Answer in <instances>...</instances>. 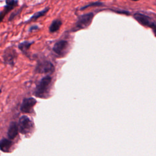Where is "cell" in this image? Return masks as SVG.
<instances>
[{
	"label": "cell",
	"instance_id": "ffe728a7",
	"mask_svg": "<svg viewBox=\"0 0 156 156\" xmlns=\"http://www.w3.org/2000/svg\"><path fill=\"white\" fill-rule=\"evenodd\" d=\"M131 1H138L140 0H131Z\"/></svg>",
	"mask_w": 156,
	"mask_h": 156
},
{
	"label": "cell",
	"instance_id": "6da1fadb",
	"mask_svg": "<svg viewBox=\"0 0 156 156\" xmlns=\"http://www.w3.org/2000/svg\"><path fill=\"white\" fill-rule=\"evenodd\" d=\"M52 83V77L50 75H46L42 77L36 85L34 90L35 97L43 99L46 98L49 94Z\"/></svg>",
	"mask_w": 156,
	"mask_h": 156
},
{
	"label": "cell",
	"instance_id": "d6986e66",
	"mask_svg": "<svg viewBox=\"0 0 156 156\" xmlns=\"http://www.w3.org/2000/svg\"><path fill=\"white\" fill-rule=\"evenodd\" d=\"M40 29V27L37 25V24H33V25H31L29 29H28V32L31 33V32H35V31H37L38 30Z\"/></svg>",
	"mask_w": 156,
	"mask_h": 156
},
{
	"label": "cell",
	"instance_id": "7c38bea8",
	"mask_svg": "<svg viewBox=\"0 0 156 156\" xmlns=\"http://www.w3.org/2000/svg\"><path fill=\"white\" fill-rule=\"evenodd\" d=\"M13 145V142L9 138H2L0 140V150L5 153H9Z\"/></svg>",
	"mask_w": 156,
	"mask_h": 156
},
{
	"label": "cell",
	"instance_id": "52a82bcc",
	"mask_svg": "<svg viewBox=\"0 0 156 156\" xmlns=\"http://www.w3.org/2000/svg\"><path fill=\"white\" fill-rule=\"evenodd\" d=\"M69 48V44L67 40H60L54 43L52 49L58 57H63L68 52Z\"/></svg>",
	"mask_w": 156,
	"mask_h": 156
},
{
	"label": "cell",
	"instance_id": "9a60e30c",
	"mask_svg": "<svg viewBox=\"0 0 156 156\" xmlns=\"http://www.w3.org/2000/svg\"><path fill=\"white\" fill-rule=\"evenodd\" d=\"M24 7V4H23L20 9H17V10H15L14 11H13L10 14V16L8 18V21L11 22V21H13L15 18H16L22 12L23 8Z\"/></svg>",
	"mask_w": 156,
	"mask_h": 156
},
{
	"label": "cell",
	"instance_id": "ac0fdd59",
	"mask_svg": "<svg viewBox=\"0 0 156 156\" xmlns=\"http://www.w3.org/2000/svg\"><path fill=\"white\" fill-rule=\"evenodd\" d=\"M9 12L8 11H7L6 10H5L4 9L0 12V23L2 22L3 20L4 19L5 16L9 13Z\"/></svg>",
	"mask_w": 156,
	"mask_h": 156
},
{
	"label": "cell",
	"instance_id": "44dd1931",
	"mask_svg": "<svg viewBox=\"0 0 156 156\" xmlns=\"http://www.w3.org/2000/svg\"><path fill=\"white\" fill-rule=\"evenodd\" d=\"M155 16H156V14H155Z\"/></svg>",
	"mask_w": 156,
	"mask_h": 156
},
{
	"label": "cell",
	"instance_id": "3957f363",
	"mask_svg": "<svg viewBox=\"0 0 156 156\" xmlns=\"http://www.w3.org/2000/svg\"><path fill=\"white\" fill-rule=\"evenodd\" d=\"M133 18L141 26L151 28L156 37V21L154 19L140 12L135 13L133 15Z\"/></svg>",
	"mask_w": 156,
	"mask_h": 156
},
{
	"label": "cell",
	"instance_id": "ba28073f",
	"mask_svg": "<svg viewBox=\"0 0 156 156\" xmlns=\"http://www.w3.org/2000/svg\"><path fill=\"white\" fill-rule=\"evenodd\" d=\"M37 101L32 97L26 98L23 99L20 105V111L23 113H30L34 111V107L36 105Z\"/></svg>",
	"mask_w": 156,
	"mask_h": 156
},
{
	"label": "cell",
	"instance_id": "4fadbf2b",
	"mask_svg": "<svg viewBox=\"0 0 156 156\" xmlns=\"http://www.w3.org/2000/svg\"><path fill=\"white\" fill-rule=\"evenodd\" d=\"M62 25V21L60 19H55L50 24L48 30L50 34L55 33L59 30Z\"/></svg>",
	"mask_w": 156,
	"mask_h": 156
},
{
	"label": "cell",
	"instance_id": "277c9868",
	"mask_svg": "<svg viewBox=\"0 0 156 156\" xmlns=\"http://www.w3.org/2000/svg\"><path fill=\"white\" fill-rule=\"evenodd\" d=\"M18 126L20 133L24 135L30 133L34 128L33 121L26 115H23L19 118Z\"/></svg>",
	"mask_w": 156,
	"mask_h": 156
},
{
	"label": "cell",
	"instance_id": "8fae6325",
	"mask_svg": "<svg viewBox=\"0 0 156 156\" xmlns=\"http://www.w3.org/2000/svg\"><path fill=\"white\" fill-rule=\"evenodd\" d=\"M19 132V129H18V123L15 121H12L10 123L9 129L7 130V136L8 138L10 140H13L15 139Z\"/></svg>",
	"mask_w": 156,
	"mask_h": 156
},
{
	"label": "cell",
	"instance_id": "30bf717a",
	"mask_svg": "<svg viewBox=\"0 0 156 156\" xmlns=\"http://www.w3.org/2000/svg\"><path fill=\"white\" fill-rule=\"evenodd\" d=\"M49 9H50L49 7H46L44 8L43 9H42L40 11H38V12H37L34 13L27 20L24 21L23 23L24 24H28V23H30L31 22L36 21L38 19L45 16L46 15V13L49 12Z\"/></svg>",
	"mask_w": 156,
	"mask_h": 156
},
{
	"label": "cell",
	"instance_id": "5b68a950",
	"mask_svg": "<svg viewBox=\"0 0 156 156\" xmlns=\"http://www.w3.org/2000/svg\"><path fill=\"white\" fill-rule=\"evenodd\" d=\"M35 73L39 74H46L49 75L55 71V67L53 63L46 59H40L37 61L34 69Z\"/></svg>",
	"mask_w": 156,
	"mask_h": 156
},
{
	"label": "cell",
	"instance_id": "e0dca14e",
	"mask_svg": "<svg viewBox=\"0 0 156 156\" xmlns=\"http://www.w3.org/2000/svg\"><path fill=\"white\" fill-rule=\"evenodd\" d=\"M110 11L112 12H115L116 13H118V14H122V15H127V16H129L130 15V12L129 11H127V10H121V9H118V10H114V9H110Z\"/></svg>",
	"mask_w": 156,
	"mask_h": 156
},
{
	"label": "cell",
	"instance_id": "9c48e42d",
	"mask_svg": "<svg viewBox=\"0 0 156 156\" xmlns=\"http://www.w3.org/2000/svg\"><path fill=\"white\" fill-rule=\"evenodd\" d=\"M35 43L34 41H30V40H24L20 42L18 45V48L19 50L27 57L29 58H30V54L29 52L30 48L31 46Z\"/></svg>",
	"mask_w": 156,
	"mask_h": 156
},
{
	"label": "cell",
	"instance_id": "8992f818",
	"mask_svg": "<svg viewBox=\"0 0 156 156\" xmlns=\"http://www.w3.org/2000/svg\"><path fill=\"white\" fill-rule=\"evenodd\" d=\"M18 52L13 46H10L6 48L2 54V58L5 65L13 67L18 58Z\"/></svg>",
	"mask_w": 156,
	"mask_h": 156
},
{
	"label": "cell",
	"instance_id": "5bb4252c",
	"mask_svg": "<svg viewBox=\"0 0 156 156\" xmlns=\"http://www.w3.org/2000/svg\"><path fill=\"white\" fill-rule=\"evenodd\" d=\"M18 0H5V5L4 6V9L10 12L18 7Z\"/></svg>",
	"mask_w": 156,
	"mask_h": 156
},
{
	"label": "cell",
	"instance_id": "2e32d148",
	"mask_svg": "<svg viewBox=\"0 0 156 156\" xmlns=\"http://www.w3.org/2000/svg\"><path fill=\"white\" fill-rule=\"evenodd\" d=\"M104 4L101 1H96V2H90L88 3V4H86L82 7H81L80 8V10H85L87 8L89 7H102V6H104Z\"/></svg>",
	"mask_w": 156,
	"mask_h": 156
},
{
	"label": "cell",
	"instance_id": "7a4b0ae2",
	"mask_svg": "<svg viewBox=\"0 0 156 156\" xmlns=\"http://www.w3.org/2000/svg\"><path fill=\"white\" fill-rule=\"evenodd\" d=\"M94 16V13L93 12H88L79 15L70 31L72 32H76L78 30L88 27L91 25Z\"/></svg>",
	"mask_w": 156,
	"mask_h": 156
}]
</instances>
